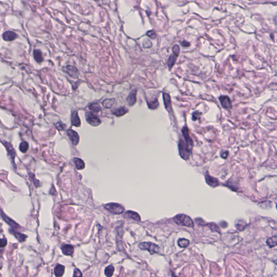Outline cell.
<instances>
[{
	"instance_id": "obj_44",
	"label": "cell",
	"mask_w": 277,
	"mask_h": 277,
	"mask_svg": "<svg viewBox=\"0 0 277 277\" xmlns=\"http://www.w3.org/2000/svg\"></svg>"
},
{
	"instance_id": "obj_1",
	"label": "cell",
	"mask_w": 277,
	"mask_h": 277,
	"mask_svg": "<svg viewBox=\"0 0 277 277\" xmlns=\"http://www.w3.org/2000/svg\"><path fill=\"white\" fill-rule=\"evenodd\" d=\"M179 154L180 155L181 158L185 160H188L190 158V156L192 153V149L188 146L185 140L180 139L179 143Z\"/></svg>"
},
{
	"instance_id": "obj_25",
	"label": "cell",
	"mask_w": 277,
	"mask_h": 277,
	"mask_svg": "<svg viewBox=\"0 0 277 277\" xmlns=\"http://www.w3.org/2000/svg\"><path fill=\"white\" fill-rule=\"evenodd\" d=\"M266 244L270 248L277 246V236H274L269 238L266 241Z\"/></svg>"
},
{
	"instance_id": "obj_5",
	"label": "cell",
	"mask_w": 277,
	"mask_h": 277,
	"mask_svg": "<svg viewBox=\"0 0 277 277\" xmlns=\"http://www.w3.org/2000/svg\"><path fill=\"white\" fill-rule=\"evenodd\" d=\"M86 121L88 123L91 125L92 126L96 127L100 125L101 123V120L98 117H97L95 115L91 113V112H87L85 115Z\"/></svg>"
},
{
	"instance_id": "obj_42",
	"label": "cell",
	"mask_w": 277,
	"mask_h": 277,
	"mask_svg": "<svg viewBox=\"0 0 277 277\" xmlns=\"http://www.w3.org/2000/svg\"><path fill=\"white\" fill-rule=\"evenodd\" d=\"M181 45H182V46H183V47H190V42H188V41H185V40L182 41V42H181Z\"/></svg>"
},
{
	"instance_id": "obj_19",
	"label": "cell",
	"mask_w": 277,
	"mask_h": 277,
	"mask_svg": "<svg viewBox=\"0 0 277 277\" xmlns=\"http://www.w3.org/2000/svg\"><path fill=\"white\" fill-rule=\"evenodd\" d=\"M1 216H2V218H3V220H4L7 223H8L10 226H11L13 228H17L19 227V226H18V224H16L14 220H13L12 219L9 218L7 216H6V215L3 213L2 211H1Z\"/></svg>"
},
{
	"instance_id": "obj_20",
	"label": "cell",
	"mask_w": 277,
	"mask_h": 277,
	"mask_svg": "<svg viewBox=\"0 0 277 277\" xmlns=\"http://www.w3.org/2000/svg\"><path fill=\"white\" fill-rule=\"evenodd\" d=\"M65 267L61 264H58L54 268V273L56 277H62L64 274Z\"/></svg>"
},
{
	"instance_id": "obj_26",
	"label": "cell",
	"mask_w": 277,
	"mask_h": 277,
	"mask_svg": "<svg viewBox=\"0 0 277 277\" xmlns=\"http://www.w3.org/2000/svg\"><path fill=\"white\" fill-rule=\"evenodd\" d=\"M177 56L175 55L174 54H173L169 56V58L167 61V65L169 68V70H171L172 69V67L175 64V62L177 58Z\"/></svg>"
},
{
	"instance_id": "obj_27",
	"label": "cell",
	"mask_w": 277,
	"mask_h": 277,
	"mask_svg": "<svg viewBox=\"0 0 277 277\" xmlns=\"http://www.w3.org/2000/svg\"><path fill=\"white\" fill-rule=\"evenodd\" d=\"M147 103L148 106V108L151 109H156L157 108L159 107V103L157 99L152 101H147Z\"/></svg>"
},
{
	"instance_id": "obj_34",
	"label": "cell",
	"mask_w": 277,
	"mask_h": 277,
	"mask_svg": "<svg viewBox=\"0 0 277 277\" xmlns=\"http://www.w3.org/2000/svg\"><path fill=\"white\" fill-rule=\"evenodd\" d=\"M173 54H174L176 56H178L179 54H180V47H179V46L177 45V44H175L174 45L173 47Z\"/></svg>"
},
{
	"instance_id": "obj_38",
	"label": "cell",
	"mask_w": 277,
	"mask_h": 277,
	"mask_svg": "<svg viewBox=\"0 0 277 277\" xmlns=\"http://www.w3.org/2000/svg\"><path fill=\"white\" fill-rule=\"evenodd\" d=\"M82 274L81 272L80 271L79 269L75 268L73 277H82Z\"/></svg>"
},
{
	"instance_id": "obj_30",
	"label": "cell",
	"mask_w": 277,
	"mask_h": 277,
	"mask_svg": "<svg viewBox=\"0 0 277 277\" xmlns=\"http://www.w3.org/2000/svg\"><path fill=\"white\" fill-rule=\"evenodd\" d=\"M178 244L180 247H186L190 245V241L186 239H180L178 240Z\"/></svg>"
},
{
	"instance_id": "obj_35",
	"label": "cell",
	"mask_w": 277,
	"mask_h": 277,
	"mask_svg": "<svg viewBox=\"0 0 277 277\" xmlns=\"http://www.w3.org/2000/svg\"><path fill=\"white\" fill-rule=\"evenodd\" d=\"M208 225H209V228H210L211 230L220 233V231L219 230V228L217 226V225L216 224L211 223V224Z\"/></svg>"
},
{
	"instance_id": "obj_9",
	"label": "cell",
	"mask_w": 277,
	"mask_h": 277,
	"mask_svg": "<svg viewBox=\"0 0 277 277\" xmlns=\"http://www.w3.org/2000/svg\"><path fill=\"white\" fill-rule=\"evenodd\" d=\"M3 143L4 146L6 147L7 151L8 152L10 158L14 163L15 157V152L14 149L13 147V146L10 143L7 142L6 141H3Z\"/></svg>"
},
{
	"instance_id": "obj_28",
	"label": "cell",
	"mask_w": 277,
	"mask_h": 277,
	"mask_svg": "<svg viewBox=\"0 0 277 277\" xmlns=\"http://www.w3.org/2000/svg\"><path fill=\"white\" fill-rule=\"evenodd\" d=\"M115 103V100L113 99H106L102 102V105L106 108H110L112 107Z\"/></svg>"
},
{
	"instance_id": "obj_16",
	"label": "cell",
	"mask_w": 277,
	"mask_h": 277,
	"mask_svg": "<svg viewBox=\"0 0 277 277\" xmlns=\"http://www.w3.org/2000/svg\"><path fill=\"white\" fill-rule=\"evenodd\" d=\"M64 70H65V72H66L68 74H69L71 77L74 78H76L78 77V72L76 68L72 66H67L65 67Z\"/></svg>"
},
{
	"instance_id": "obj_40",
	"label": "cell",
	"mask_w": 277,
	"mask_h": 277,
	"mask_svg": "<svg viewBox=\"0 0 277 277\" xmlns=\"http://www.w3.org/2000/svg\"><path fill=\"white\" fill-rule=\"evenodd\" d=\"M7 244V240L5 238H3L1 239V247H5Z\"/></svg>"
},
{
	"instance_id": "obj_24",
	"label": "cell",
	"mask_w": 277,
	"mask_h": 277,
	"mask_svg": "<svg viewBox=\"0 0 277 277\" xmlns=\"http://www.w3.org/2000/svg\"><path fill=\"white\" fill-rule=\"evenodd\" d=\"M236 228H237V230H244L245 229L246 226H247V223L244 220H236Z\"/></svg>"
},
{
	"instance_id": "obj_33",
	"label": "cell",
	"mask_w": 277,
	"mask_h": 277,
	"mask_svg": "<svg viewBox=\"0 0 277 277\" xmlns=\"http://www.w3.org/2000/svg\"><path fill=\"white\" fill-rule=\"evenodd\" d=\"M201 114L202 113H201V112H200L198 111L194 112L192 114L193 121H196L197 120L200 119Z\"/></svg>"
},
{
	"instance_id": "obj_12",
	"label": "cell",
	"mask_w": 277,
	"mask_h": 277,
	"mask_svg": "<svg viewBox=\"0 0 277 277\" xmlns=\"http://www.w3.org/2000/svg\"><path fill=\"white\" fill-rule=\"evenodd\" d=\"M205 180L206 181V183L210 186L216 187L219 185V181H218V180L208 174L205 175Z\"/></svg>"
},
{
	"instance_id": "obj_37",
	"label": "cell",
	"mask_w": 277,
	"mask_h": 277,
	"mask_svg": "<svg viewBox=\"0 0 277 277\" xmlns=\"http://www.w3.org/2000/svg\"><path fill=\"white\" fill-rule=\"evenodd\" d=\"M147 35L150 38L152 39H154L156 38V33L154 30H149L148 32L147 33Z\"/></svg>"
},
{
	"instance_id": "obj_17",
	"label": "cell",
	"mask_w": 277,
	"mask_h": 277,
	"mask_svg": "<svg viewBox=\"0 0 277 277\" xmlns=\"http://www.w3.org/2000/svg\"><path fill=\"white\" fill-rule=\"evenodd\" d=\"M124 216H125V217H127V218H129L133 219L134 220L137 221V222H140L141 221V218H140L139 214L137 212H134V211H129L126 212Z\"/></svg>"
},
{
	"instance_id": "obj_14",
	"label": "cell",
	"mask_w": 277,
	"mask_h": 277,
	"mask_svg": "<svg viewBox=\"0 0 277 277\" xmlns=\"http://www.w3.org/2000/svg\"><path fill=\"white\" fill-rule=\"evenodd\" d=\"M137 90L134 89L131 91L127 98V103L129 106H133L137 102Z\"/></svg>"
},
{
	"instance_id": "obj_18",
	"label": "cell",
	"mask_w": 277,
	"mask_h": 277,
	"mask_svg": "<svg viewBox=\"0 0 277 277\" xmlns=\"http://www.w3.org/2000/svg\"><path fill=\"white\" fill-rule=\"evenodd\" d=\"M128 112H129V110L127 108L123 107H120L119 108H117V109H114L112 112V114L114 115H115V116H117V117L123 116L125 114L127 113Z\"/></svg>"
},
{
	"instance_id": "obj_22",
	"label": "cell",
	"mask_w": 277,
	"mask_h": 277,
	"mask_svg": "<svg viewBox=\"0 0 277 277\" xmlns=\"http://www.w3.org/2000/svg\"><path fill=\"white\" fill-rule=\"evenodd\" d=\"M74 162L76 168L79 170H82L85 168V164L84 161L80 158H75L74 159Z\"/></svg>"
},
{
	"instance_id": "obj_31",
	"label": "cell",
	"mask_w": 277,
	"mask_h": 277,
	"mask_svg": "<svg viewBox=\"0 0 277 277\" xmlns=\"http://www.w3.org/2000/svg\"><path fill=\"white\" fill-rule=\"evenodd\" d=\"M28 148H29V144L26 141H23L20 144L19 149L21 152H22L23 153H26L28 149Z\"/></svg>"
},
{
	"instance_id": "obj_23",
	"label": "cell",
	"mask_w": 277,
	"mask_h": 277,
	"mask_svg": "<svg viewBox=\"0 0 277 277\" xmlns=\"http://www.w3.org/2000/svg\"><path fill=\"white\" fill-rule=\"evenodd\" d=\"M10 232L11 233L13 234L14 236L16 239H18V240L20 242H24L25 241V240L26 239L27 236L26 235H24V234H22L18 232H17L15 230H10Z\"/></svg>"
},
{
	"instance_id": "obj_2",
	"label": "cell",
	"mask_w": 277,
	"mask_h": 277,
	"mask_svg": "<svg viewBox=\"0 0 277 277\" xmlns=\"http://www.w3.org/2000/svg\"><path fill=\"white\" fill-rule=\"evenodd\" d=\"M173 221L179 225L185 226L189 228H193L194 226V223L192 219L189 216L184 214H179L175 216L173 218Z\"/></svg>"
},
{
	"instance_id": "obj_41",
	"label": "cell",
	"mask_w": 277,
	"mask_h": 277,
	"mask_svg": "<svg viewBox=\"0 0 277 277\" xmlns=\"http://www.w3.org/2000/svg\"><path fill=\"white\" fill-rule=\"evenodd\" d=\"M228 154L229 153L228 151H224V152H221V157H222V158L224 159H226V158H228Z\"/></svg>"
},
{
	"instance_id": "obj_32",
	"label": "cell",
	"mask_w": 277,
	"mask_h": 277,
	"mask_svg": "<svg viewBox=\"0 0 277 277\" xmlns=\"http://www.w3.org/2000/svg\"><path fill=\"white\" fill-rule=\"evenodd\" d=\"M89 108L91 110L95 112H98L101 109L100 106L96 103H92L91 105L89 106Z\"/></svg>"
},
{
	"instance_id": "obj_43",
	"label": "cell",
	"mask_w": 277,
	"mask_h": 277,
	"mask_svg": "<svg viewBox=\"0 0 277 277\" xmlns=\"http://www.w3.org/2000/svg\"><path fill=\"white\" fill-rule=\"evenodd\" d=\"M273 263H274V264H276V265H277V259L274 260V261H273Z\"/></svg>"
},
{
	"instance_id": "obj_4",
	"label": "cell",
	"mask_w": 277,
	"mask_h": 277,
	"mask_svg": "<svg viewBox=\"0 0 277 277\" xmlns=\"http://www.w3.org/2000/svg\"><path fill=\"white\" fill-rule=\"evenodd\" d=\"M104 207L109 212L115 214H122L125 211L124 207L121 205L117 203H109L105 205Z\"/></svg>"
},
{
	"instance_id": "obj_3",
	"label": "cell",
	"mask_w": 277,
	"mask_h": 277,
	"mask_svg": "<svg viewBox=\"0 0 277 277\" xmlns=\"http://www.w3.org/2000/svg\"><path fill=\"white\" fill-rule=\"evenodd\" d=\"M139 247L142 250H148L151 254L158 253L159 251L158 245L151 242H141L139 245Z\"/></svg>"
},
{
	"instance_id": "obj_11",
	"label": "cell",
	"mask_w": 277,
	"mask_h": 277,
	"mask_svg": "<svg viewBox=\"0 0 277 277\" xmlns=\"http://www.w3.org/2000/svg\"><path fill=\"white\" fill-rule=\"evenodd\" d=\"M18 37V35L14 32L7 31L2 35L3 39L6 41H12L15 40Z\"/></svg>"
},
{
	"instance_id": "obj_7",
	"label": "cell",
	"mask_w": 277,
	"mask_h": 277,
	"mask_svg": "<svg viewBox=\"0 0 277 277\" xmlns=\"http://www.w3.org/2000/svg\"><path fill=\"white\" fill-rule=\"evenodd\" d=\"M182 133L184 136V140L186 142V143L190 146L191 148H193V142L192 140L191 137H190V133H189V131L187 129V126H184V127L182 129Z\"/></svg>"
},
{
	"instance_id": "obj_36",
	"label": "cell",
	"mask_w": 277,
	"mask_h": 277,
	"mask_svg": "<svg viewBox=\"0 0 277 277\" xmlns=\"http://www.w3.org/2000/svg\"><path fill=\"white\" fill-rule=\"evenodd\" d=\"M56 127L60 131H62L66 129V125L61 122H58L55 124Z\"/></svg>"
},
{
	"instance_id": "obj_10",
	"label": "cell",
	"mask_w": 277,
	"mask_h": 277,
	"mask_svg": "<svg viewBox=\"0 0 277 277\" xmlns=\"http://www.w3.org/2000/svg\"><path fill=\"white\" fill-rule=\"evenodd\" d=\"M163 99L166 109L169 113H170L172 111V103H171V97L169 96V94L166 93H163Z\"/></svg>"
},
{
	"instance_id": "obj_15",
	"label": "cell",
	"mask_w": 277,
	"mask_h": 277,
	"mask_svg": "<svg viewBox=\"0 0 277 277\" xmlns=\"http://www.w3.org/2000/svg\"><path fill=\"white\" fill-rule=\"evenodd\" d=\"M71 123L72 125L76 127H79L81 126V120L77 112H74L72 115Z\"/></svg>"
},
{
	"instance_id": "obj_39",
	"label": "cell",
	"mask_w": 277,
	"mask_h": 277,
	"mask_svg": "<svg viewBox=\"0 0 277 277\" xmlns=\"http://www.w3.org/2000/svg\"><path fill=\"white\" fill-rule=\"evenodd\" d=\"M143 46L144 48H149L152 46V43L151 41H149L148 40H146L143 42Z\"/></svg>"
},
{
	"instance_id": "obj_29",
	"label": "cell",
	"mask_w": 277,
	"mask_h": 277,
	"mask_svg": "<svg viewBox=\"0 0 277 277\" xmlns=\"http://www.w3.org/2000/svg\"><path fill=\"white\" fill-rule=\"evenodd\" d=\"M114 272V267L113 265H109L106 267L105 270V274L107 277H112Z\"/></svg>"
},
{
	"instance_id": "obj_6",
	"label": "cell",
	"mask_w": 277,
	"mask_h": 277,
	"mask_svg": "<svg viewBox=\"0 0 277 277\" xmlns=\"http://www.w3.org/2000/svg\"><path fill=\"white\" fill-rule=\"evenodd\" d=\"M67 134L73 145L75 146H77L79 143L80 140L79 134L75 131H73L72 129H68L67 131Z\"/></svg>"
},
{
	"instance_id": "obj_13",
	"label": "cell",
	"mask_w": 277,
	"mask_h": 277,
	"mask_svg": "<svg viewBox=\"0 0 277 277\" xmlns=\"http://www.w3.org/2000/svg\"><path fill=\"white\" fill-rule=\"evenodd\" d=\"M62 252L64 254L67 256H72L74 253V247L72 245L69 244H65L61 246Z\"/></svg>"
},
{
	"instance_id": "obj_21",
	"label": "cell",
	"mask_w": 277,
	"mask_h": 277,
	"mask_svg": "<svg viewBox=\"0 0 277 277\" xmlns=\"http://www.w3.org/2000/svg\"><path fill=\"white\" fill-rule=\"evenodd\" d=\"M33 55L35 61L38 63H41L43 61V56L41 50L39 49H35L34 50Z\"/></svg>"
},
{
	"instance_id": "obj_8",
	"label": "cell",
	"mask_w": 277,
	"mask_h": 277,
	"mask_svg": "<svg viewBox=\"0 0 277 277\" xmlns=\"http://www.w3.org/2000/svg\"><path fill=\"white\" fill-rule=\"evenodd\" d=\"M219 100L222 106L226 109H230L232 107V102L230 98L226 95H222L219 97Z\"/></svg>"
}]
</instances>
